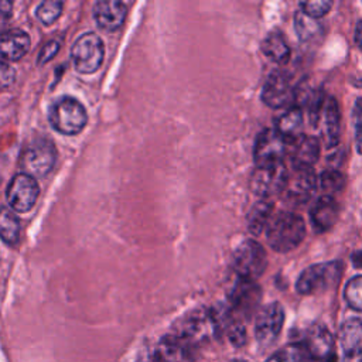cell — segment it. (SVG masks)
I'll list each match as a JSON object with an SVG mask.
<instances>
[{
    "mask_svg": "<svg viewBox=\"0 0 362 362\" xmlns=\"http://www.w3.org/2000/svg\"><path fill=\"white\" fill-rule=\"evenodd\" d=\"M266 235L267 243L274 252H291L305 238L304 219L294 212H281L272 218Z\"/></svg>",
    "mask_w": 362,
    "mask_h": 362,
    "instance_id": "6da1fadb",
    "label": "cell"
},
{
    "mask_svg": "<svg viewBox=\"0 0 362 362\" xmlns=\"http://www.w3.org/2000/svg\"><path fill=\"white\" fill-rule=\"evenodd\" d=\"M11 7H13L11 1H0V18L1 20H7L10 17Z\"/></svg>",
    "mask_w": 362,
    "mask_h": 362,
    "instance_id": "d590c367",
    "label": "cell"
},
{
    "mask_svg": "<svg viewBox=\"0 0 362 362\" xmlns=\"http://www.w3.org/2000/svg\"><path fill=\"white\" fill-rule=\"evenodd\" d=\"M272 214H273V202L269 199H260L257 201L249 211L247 214V230L257 236L260 235L264 228L269 226L272 221Z\"/></svg>",
    "mask_w": 362,
    "mask_h": 362,
    "instance_id": "cb8c5ba5",
    "label": "cell"
},
{
    "mask_svg": "<svg viewBox=\"0 0 362 362\" xmlns=\"http://www.w3.org/2000/svg\"><path fill=\"white\" fill-rule=\"evenodd\" d=\"M354 126H355V146L356 151L362 154V99H358L354 106Z\"/></svg>",
    "mask_w": 362,
    "mask_h": 362,
    "instance_id": "4dcf8cb0",
    "label": "cell"
},
{
    "mask_svg": "<svg viewBox=\"0 0 362 362\" xmlns=\"http://www.w3.org/2000/svg\"><path fill=\"white\" fill-rule=\"evenodd\" d=\"M105 59L103 40L93 31L81 34L71 47V61L76 72L93 74Z\"/></svg>",
    "mask_w": 362,
    "mask_h": 362,
    "instance_id": "277c9868",
    "label": "cell"
},
{
    "mask_svg": "<svg viewBox=\"0 0 362 362\" xmlns=\"http://www.w3.org/2000/svg\"><path fill=\"white\" fill-rule=\"evenodd\" d=\"M287 175L288 170H286L284 163L260 165L253 170L249 180V187L253 194L259 195L262 199H269L270 197L283 192Z\"/></svg>",
    "mask_w": 362,
    "mask_h": 362,
    "instance_id": "ba28073f",
    "label": "cell"
},
{
    "mask_svg": "<svg viewBox=\"0 0 362 362\" xmlns=\"http://www.w3.org/2000/svg\"><path fill=\"white\" fill-rule=\"evenodd\" d=\"M300 10L307 14L311 18H320L324 17L332 7V1H325V0H315V1H303L300 4Z\"/></svg>",
    "mask_w": 362,
    "mask_h": 362,
    "instance_id": "f546056e",
    "label": "cell"
},
{
    "mask_svg": "<svg viewBox=\"0 0 362 362\" xmlns=\"http://www.w3.org/2000/svg\"><path fill=\"white\" fill-rule=\"evenodd\" d=\"M230 300L239 313L250 314L257 307L260 300V288L255 284V281L240 279L232 291Z\"/></svg>",
    "mask_w": 362,
    "mask_h": 362,
    "instance_id": "ffe728a7",
    "label": "cell"
},
{
    "mask_svg": "<svg viewBox=\"0 0 362 362\" xmlns=\"http://www.w3.org/2000/svg\"><path fill=\"white\" fill-rule=\"evenodd\" d=\"M355 42L359 47V49H362V20L358 21L355 28Z\"/></svg>",
    "mask_w": 362,
    "mask_h": 362,
    "instance_id": "8d00e7d4",
    "label": "cell"
},
{
    "mask_svg": "<svg viewBox=\"0 0 362 362\" xmlns=\"http://www.w3.org/2000/svg\"><path fill=\"white\" fill-rule=\"evenodd\" d=\"M287 143L288 141H286L280 136L276 127L264 129L263 132H260L256 139L255 150H253L256 167L283 163L286 153H288Z\"/></svg>",
    "mask_w": 362,
    "mask_h": 362,
    "instance_id": "30bf717a",
    "label": "cell"
},
{
    "mask_svg": "<svg viewBox=\"0 0 362 362\" xmlns=\"http://www.w3.org/2000/svg\"><path fill=\"white\" fill-rule=\"evenodd\" d=\"M30 35L20 28H11L0 34V59L14 62L21 59L30 49Z\"/></svg>",
    "mask_w": 362,
    "mask_h": 362,
    "instance_id": "2e32d148",
    "label": "cell"
},
{
    "mask_svg": "<svg viewBox=\"0 0 362 362\" xmlns=\"http://www.w3.org/2000/svg\"><path fill=\"white\" fill-rule=\"evenodd\" d=\"M260 49L269 59H272L276 64L283 65L290 59V47L280 33H269L263 38Z\"/></svg>",
    "mask_w": 362,
    "mask_h": 362,
    "instance_id": "603a6c76",
    "label": "cell"
},
{
    "mask_svg": "<svg viewBox=\"0 0 362 362\" xmlns=\"http://www.w3.org/2000/svg\"><path fill=\"white\" fill-rule=\"evenodd\" d=\"M334 348L331 332L324 325H311L303 337L291 345L297 362H328Z\"/></svg>",
    "mask_w": 362,
    "mask_h": 362,
    "instance_id": "3957f363",
    "label": "cell"
},
{
    "mask_svg": "<svg viewBox=\"0 0 362 362\" xmlns=\"http://www.w3.org/2000/svg\"><path fill=\"white\" fill-rule=\"evenodd\" d=\"M57 161V148L45 137L33 140L21 156V167L31 177H45L54 168Z\"/></svg>",
    "mask_w": 362,
    "mask_h": 362,
    "instance_id": "52a82bcc",
    "label": "cell"
},
{
    "mask_svg": "<svg viewBox=\"0 0 362 362\" xmlns=\"http://www.w3.org/2000/svg\"><path fill=\"white\" fill-rule=\"evenodd\" d=\"M321 188L327 192V195H332L344 189L346 184L345 175L339 170H325L320 177Z\"/></svg>",
    "mask_w": 362,
    "mask_h": 362,
    "instance_id": "83f0119b",
    "label": "cell"
},
{
    "mask_svg": "<svg viewBox=\"0 0 362 362\" xmlns=\"http://www.w3.org/2000/svg\"><path fill=\"white\" fill-rule=\"evenodd\" d=\"M290 144L288 154L293 167L313 168V164H315L320 157V140L314 136L301 134Z\"/></svg>",
    "mask_w": 362,
    "mask_h": 362,
    "instance_id": "e0dca14e",
    "label": "cell"
},
{
    "mask_svg": "<svg viewBox=\"0 0 362 362\" xmlns=\"http://www.w3.org/2000/svg\"><path fill=\"white\" fill-rule=\"evenodd\" d=\"M20 238V221L16 214L7 208L0 206V239L8 245H16Z\"/></svg>",
    "mask_w": 362,
    "mask_h": 362,
    "instance_id": "d4e9b609",
    "label": "cell"
},
{
    "mask_svg": "<svg viewBox=\"0 0 362 362\" xmlns=\"http://www.w3.org/2000/svg\"><path fill=\"white\" fill-rule=\"evenodd\" d=\"M339 344L348 354H362V321L359 318H349L339 327Z\"/></svg>",
    "mask_w": 362,
    "mask_h": 362,
    "instance_id": "44dd1931",
    "label": "cell"
},
{
    "mask_svg": "<svg viewBox=\"0 0 362 362\" xmlns=\"http://www.w3.org/2000/svg\"><path fill=\"white\" fill-rule=\"evenodd\" d=\"M283 322L284 311L279 303H270L264 305L257 313L255 322V335L257 342L263 346L272 345L280 335Z\"/></svg>",
    "mask_w": 362,
    "mask_h": 362,
    "instance_id": "7c38bea8",
    "label": "cell"
},
{
    "mask_svg": "<svg viewBox=\"0 0 362 362\" xmlns=\"http://www.w3.org/2000/svg\"><path fill=\"white\" fill-rule=\"evenodd\" d=\"M59 47H61L59 40H51V41L45 42V45L41 48V51L38 54L37 64L38 65H44L48 61H51L57 55V52L59 51Z\"/></svg>",
    "mask_w": 362,
    "mask_h": 362,
    "instance_id": "1f68e13d",
    "label": "cell"
},
{
    "mask_svg": "<svg viewBox=\"0 0 362 362\" xmlns=\"http://www.w3.org/2000/svg\"><path fill=\"white\" fill-rule=\"evenodd\" d=\"M232 263L239 279L255 281L266 270L267 253L259 242L247 239L235 249Z\"/></svg>",
    "mask_w": 362,
    "mask_h": 362,
    "instance_id": "5b68a950",
    "label": "cell"
},
{
    "mask_svg": "<svg viewBox=\"0 0 362 362\" xmlns=\"http://www.w3.org/2000/svg\"><path fill=\"white\" fill-rule=\"evenodd\" d=\"M344 298L351 308L362 311V274L352 277L346 283L344 288Z\"/></svg>",
    "mask_w": 362,
    "mask_h": 362,
    "instance_id": "f1b7e54d",
    "label": "cell"
},
{
    "mask_svg": "<svg viewBox=\"0 0 362 362\" xmlns=\"http://www.w3.org/2000/svg\"><path fill=\"white\" fill-rule=\"evenodd\" d=\"M303 122H304L303 109L298 106H293L279 117L276 130L280 133V136L286 141L291 143L293 140H296L297 137L301 136Z\"/></svg>",
    "mask_w": 362,
    "mask_h": 362,
    "instance_id": "7402d4cb",
    "label": "cell"
},
{
    "mask_svg": "<svg viewBox=\"0 0 362 362\" xmlns=\"http://www.w3.org/2000/svg\"><path fill=\"white\" fill-rule=\"evenodd\" d=\"M189 341L180 334L164 337L156 351L160 362H185L189 351Z\"/></svg>",
    "mask_w": 362,
    "mask_h": 362,
    "instance_id": "d6986e66",
    "label": "cell"
},
{
    "mask_svg": "<svg viewBox=\"0 0 362 362\" xmlns=\"http://www.w3.org/2000/svg\"><path fill=\"white\" fill-rule=\"evenodd\" d=\"M64 3L59 0H45L37 6L35 16L44 25H51L62 13Z\"/></svg>",
    "mask_w": 362,
    "mask_h": 362,
    "instance_id": "4316f807",
    "label": "cell"
},
{
    "mask_svg": "<svg viewBox=\"0 0 362 362\" xmlns=\"http://www.w3.org/2000/svg\"><path fill=\"white\" fill-rule=\"evenodd\" d=\"M266 362H297L293 355H288L286 352H277L272 355Z\"/></svg>",
    "mask_w": 362,
    "mask_h": 362,
    "instance_id": "e575fe53",
    "label": "cell"
},
{
    "mask_svg": "<svg viewBox=\"0 0 362 362\" xmlns=\"http://www.w3.org/2000/svg\"><path fill=\"white\" fill-rule=\"evenodd\" d=\"M228 334H229V339H230L236 346H240V345L245 342V339H246L245 327H243L240 322H232V324L229 325Z\"/></svg>",
    "mask_w": 362,
    "mask_h": 362,
    "instance_id": "d6a6232c",
    "label": "cell"
},
{
    "mask_svg": "<svg viewBox=\"0 0 362 362\" xmlns=\"http://www.w3.org/2000/svg\"><path fill=\"white\" fill-rule=\"evenodd\" d=\"M127 17V6L119 0H99L93 6V18L102 30H119Z\"/></svg>",
    "mask_w": 362,
    "mask_h": 362,
    "instance_id": "5bb4252c",
    "label": "cell"
},
{
    "mask_svg": "<svg viewBox=\"0 0 362 362\" xmlns=\"http://www.w3.org/2000/svg\"><path fill=\"white\" fill-rule=\"evenodd\" d=\"M342 362H362V354H348Z\"/></svg>",
    "mask_w": 362,
    "mask_h": 362,
    "instance_id": "74e56055",
    "label": "cell"
},
{
    "mask_svg": "<svg viewBox=\"0 0 362 362\" xmlns=\"http://www.w3.org/2000/svg\"><path fill=\"white\" fill-rule=\"evenodd\" d=\"M48 120L55 132L64 136H75L85 129L88 113L78 99L61 96L51 105Z\"/></svg>",
    "mask_w": 362,
    "mask_h": 362,
    "instance_id": "7a4b0ae2",
    "label": "cell"
},
{
    "mask_svg": "<svg viewBox=\"0 0 362 362\" xmlns=\"http://www.w3.org/2000/svg\"><path fill=\"white\" fill-rule=\"evenodd\" d=\"M16 71L11 65L0 59V88H7L14 82Z\"/></svg>",
    "mask_w": 362,
    "mask_h": 362,
    "instance_id": "836d02e7",
    "label": "cell"
},
{
    "mask_svg": "<svg viewBox=\"0 0 362 362\" xmlns=\"http://www.w3.org/2000/svg\"><path fill=\"white\" fill-rule=\"evenodd\" d=\"M315 187L317 175L313 168L293 167V170L288 171L283 194L288 202L300 205L310 199Z\"/></svg>",
    "mask_w": 362,
    "mask_h": 362,
    "instance_id": "4fadbf2b",
    "label": "cell"
},
{
    "mask_svg": "<svg viewBox=\"0 0 362 362\" xmlns=\"http://www.w3.org/2000/svg\"><path fill=\"white\" fill-rule=\"evenodd\" d=\"M339 277H341L339 262L334 260V262L315 263L301 272V274L297 279L296 288L303 296L315 294L335 284Z\"/></svg>",
    "mask_w": 362,
    "mask_h": 362,
    "instance_id": "8992f818",
    "label": "cell"
},
{
    "mask_svg": "<svg viewBox=\"0 0 362 362\" xmlns=\"http://www.w3.org/2000/svg\"><path fill=\"white\" fill-rule=\"evenodd\" d=\"M294 28L301 41H308L321 33V24L315 18L304 14L301 10L294 13Z\"/></svg>",
    "mask_w": 362,
    "mask_h": 362,
    "instance_id": "484cf974",
    "label": "cell"
},
{
    "mask_svg": "<svg viewBox=\"0 0 362 362\" xmlns=\"http://www.w3.org/2000/svg\"><path fill=\"white\" fill-rule=\"evenodd\" d=\"M321 133L325 141V146L332 148L339 141V132H341V113L339 106L335 98L329 96L324 102V107L321 112Z\"/></svg>",
    "mask_w": 362,
    "mask_h": 362,
    "instance_id": "ac0fdd59",
    "label": "cell"
},
{
    "mask_svg": "<svg viewBox=\"0 0 362 362\" xmlns=\"http://www.w3.org/2000/svg\"><path fill=\"white\" fill-rule=\"evenodd\" d=\"M338 216H339L338 202L329 195L320 197L310 209V222L314 230L318 233H324L329 230L337 223Z\"/></svg>",
    "mask_w": 362,
    "mask_h": 362,
    "instance_id": "9a60e30c",
    "label": "cell"
},
{
    "mask_svg": "<svg viewBox=\"0 0 362 362\" xmlns=\"http://www.w3.org/2000/svg\"><path fill=\"white\" fill-rule=\"evenodd\" d=\"M40 197V185L34 177L18 173L16 174L6 189V201L8 206L18 214L28 212L34 208Z\"/></svg>",
    "mask_w": 362,
    "mask_h": 362,
    "instance_id": "9c48e42d",
    "label": "cell"
},
{
    "mask_svg": "<svg viewBox=\"0 0 362 362\" xmlns=\"http://www.w3.org/2000/svg\"><path fill=\"white\" fill-rule=\"evenodd\" d=\"M294 98L296 92L290 75L284 71H276L270 74L262 90L263 103L272 109H281L288 106Z\"/></svg>",
    "mask_w": 362,
    "mask_h": 362,
    "instance_id": "8fae6325",
    "label": "cell"
}]
</instances>
